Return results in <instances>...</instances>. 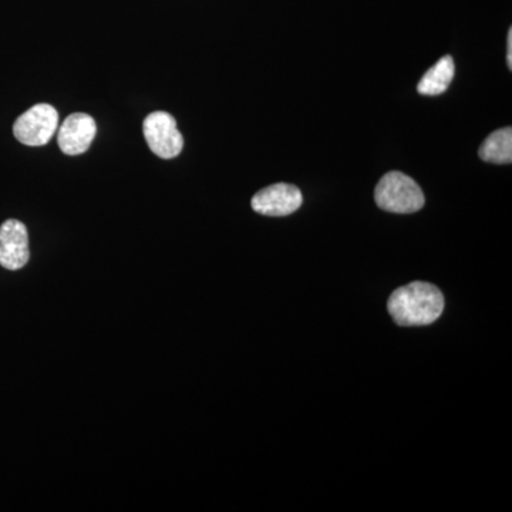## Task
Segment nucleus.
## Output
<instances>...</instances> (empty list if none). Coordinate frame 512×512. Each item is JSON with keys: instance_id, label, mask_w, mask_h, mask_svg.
<instances>
[{"instance_id": "1", "label": "nucleus", "mask_w": 512, "mask_h": 512, "mask_svg": "<svg viewBox=\"0 0 512 512\" xmlns=\"http://www.w3.org/2000/svg\"><path fill=\"white\" fill-rule=\"evenodd\" d=\"M387 309L399 326L431 325L443 313L444 296L437 286L412 282L390 295Z\"/></svg>"}, {"instance_id": "2", "label": "nucleus", "mask_w": 512, "mask_h": 512, "mask_svg": "<svg viewBox=\"0 0 512 512\" xmlns=\"http://www.w3.org/2000/svg\"><path fill=\"white\" fill-rule=\"evenodd\" d=\"M379 208L393 214H413L424 205V194L419 184L409 175L392 171L384 175L375 190Z\"/></svg>"}, {"instance_id": "3", "label": "nucleus", "mask_w": 512, "mask_h": 512, "mask_svg": "<svg viewBox=\"0 0 512 512\" xmlns=\"http://www.w3.org/2000/svg\"><path fill=\"white\" fill-rule=\"evenodd\" d=\"M59 127V113L50 104H36L13 124L16 140L29 147L45 146Z\"/></svg>"}, {"instance_id": "4", "label": "nucleus", "mask_w": 512, "mask_h": 512, "mask_svg": "<svg viewBox=\"0 0 512 512\" xmlns=\"http://www.w3.org/2000/svg\"><path fill=\"white\" fill-rule=\"evenodd\" d=\"M143 133L150 150L163 160L180 156L184 138L177 128V121L165 111L148 114L143 123Z\"/></svg>"}, {"instance_id": "5", "label": "nucleus", "mask_w": 512, "mask_h": 512, "mask_svg": "<svg viewBox=\"0 0 512 512\" xmlns=\"http://www.w3.org/2000/svg\"><path fill=\"white\" fill-rule=\"evenodd\" d=\"M302 192L292 184L269 185L252 198V210L266 217H286L301 208Z\"/></svg>"}, {"instance_id": "6", "label": "nucleus", "mask_w": 512, "mask_h": 512, "mask_svg": "<svg viewBox=\"0 0 512 512\" xmlns=\"http://www.w3.org/2000/svg\"><path fill=\"white\" fill-rule=\"evenodd\" d=\"M30 258L28 228L18 220H8L0 227V265L18 271Z\"/></svg>"}, {"instance_id": "7", "label": "nucleus", "mask_w": 512, "mask_h": 512, "mask_svg": "<svg viewBox=\"0 0 512 512\" xmlns=\"http://www.w3.org/2000/svg\"><path fill=\"white\" fill-rule=\"evenodd\" d=\"M96 121L89 114L74 113L63 121L57 134V144L67 156L86 153L96 137Z\"/></svg>"}, {"instance_id": "8", "label": "nucleus", "mask_w": 512, "mask_h": 512, "mask_svg": "<svg viewBox=\"0 0 512 512\" xmlns=\"http://www.w3.org/2000/svg\"><path fill=\"white\" fill-rule=\"evenodd\" d=\"M453 77V57H441L439 62L434 64V66L427 70L424 76L421 77L417 90H419V93L423 94V96H439V94H443L448 87H450L451 82H453Z\"/></svg>"}, {"instance_id": "9", "label": "nucleus", "mask_w": 512, "mask_h": 512, "mask_svg": "<svg viewBox=\"0 0 512 512\" xmlns=\"http://www.w3.org/2000/svg\"><path fill=\"white\" fill-rule=\"evenodd\" d=\"M480 157L487 163L510 164L512 161L511 127L501 128L490 134L480 147Z\"/></svg>"}, {"instance_id": "10", "label": "nucleus", "mask_w": 512, "mask_h": 512, "mask_svg": "<svg viewBox=\"0 0 512 512\" xmlns=\"http://www.w3.org/2000/svg\"><path fill=\"white\" fill-rule=\"evenodd\" d=\"M508 55H507V63L508 67L512 69V29L508 30Z\"/></svg>"}]
</instances>
